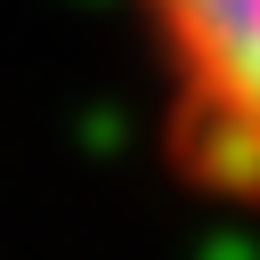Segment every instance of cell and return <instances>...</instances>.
<instances>
[{
    "instance_id": "cell-1",
    "label": "cell",
    "mask_w": 260,
    "mask_h": 260,
    "mask_svg": "<svg viewBox=\"0 0 260 260\" xmlns=\"http://www.w3.org/2000/svg\"><path fill=\"white\" fill-rule=\"evenodd\" d=\"M171 171L260 219V0H122Z\"/></svg>"
}]
</instances>
